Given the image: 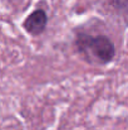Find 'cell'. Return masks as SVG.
<instances>
[{
	"instance_id": "6da1fadb",
	"label": "cell",
	"mask_w": 128,
	"mask_h": 130,
	"mask_svg": "<svg viewBox=\"0 0 128 130\" xmlns=\"http://www.w3.org/2000/svg\"><path fill=\"white\" fill-rule=\"evenodd\" d=\"M74 45L82 57L90 64L106 66L114 59L117 53L114 42L106 34L77 32Z\"/></svg>"
},
{
	"instance_id": "7a4b0ae2",
	"label": "cell",
	"mask_w": 128,
	"mask_h": 130,
	"mask_svg": "<svg viewBox=\"0 0 128 130\" xmlns=\"http://www.w3.org/2000/svg\"><path fill=\"white\" fill-rule=\"evenodd\" d=\"M48 22H49L48 13L43 8H38V9L33 10L24 19L23 28L29 36L38 37L45 32V29L48 27Z\"/></svg>"
},
{
	"instance_id": "3957f363",
	"label": "cell",
	"mask_w": 128,
	"mask_h": 130,
	"mask_svg": "<svg viewBox=\"0 0 128 130\" xmlns=\"http://www.w3.org/2000/svg\"><path fill=\"white\" fill-rule=\"evenodd\" d=\"M108 4L119 15L128 17V0H108Z\"/></svg>"
}]
</instances>
